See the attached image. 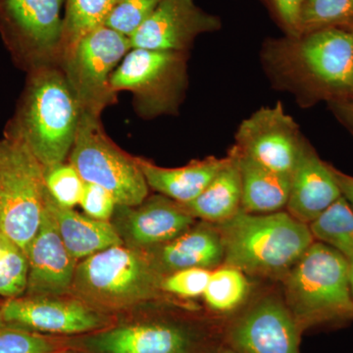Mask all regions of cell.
<instances>
[{"instance_id":"obj_38","label":"cell","mask_w":353,"mask_h":353,"mask_svg":"<svg viewBox=\"0 0 353 353\" xmlns=\"http://www.w3.org/2000/svg\"><path fill=\"white\" fill-rule=\"evenodd\" d=\"M350 287H352V292L353 296V261L350 262Z\"/></svg>"},{"instance_id":"obj_29","label":"cell","mask_w":353,"mask_h":353,"mask_svg":"<svg viewBox=\"0 0 353 353\" xmlns=\"http://www.w3.org/2000/svg\"><path fill=\"white\" fill-rule=\"evenodd\" d=\"M44 183L48 194L58 205L73 208L80 203L85 182L69 161L44 169Z\"/></svg>"},{"instance_id":"obj_27","label":"cell","mask_w":353,"mask_h":353,"mask_svg":"<svg viewBox=\"0 0 353 353\" xmlns=\"http://www.w3.org/2000/svg\"><path fill=\"white\" fill-rule=\"evenodd\" d=\"M352 26L353 0H304L299 19L301 36L324 28L350 29Z\"/></svg>"},{"instance_id":"obj_3","label":"cell","mask_w":353,"mask_h":353,"mask_svg":"<svg viewBox=\"0 0 353 353\" xmlns=\"http://www.w3.org/2000/svg\"><path fill=\"white\" fill-rule=\"evenodd\" d=\"M224 265L259 277L281 279L314 243L307 224L285 211L252 214L241 209L220 224Z\"/></svg>"},{"instance_id":"obj_22","label":"cell","mask_w":353,"mask_h":353,"mask_svg":"<svg viewBox=\"0 0 353 353\" xmlns=\"http://www.w3.org/2000/svg\"><path fill=\"white\" fill-rule=\"evenodd\" d=\"M229 152L236 159L241 179V209L252 214H270L287 206L290 175L267 168L232 148Z\"/></svg>"},{"instance_id":"obj_16","label":"cell","mask_w":353,"mask_h":353,"mask_svg":"<svg viewBox=\"0 0 353 353\" xmlns=\"http://www.w3.org/2000/svg\"><path fill=\"white\" fill-rule=\"evenodd\" d=\"M27 255L29 273L26 296L70 294L78 261L65 246L46 204L38 233L32 239Z\"/></svg>"},{"instance_id":"obj_28","label":"cell","mask_w":353,"mask_h":353,"mask_svg":"<svg viewBox=\"0 0 353 353\" xmlns=\"http://www.w3.org/2000/svg\"><path fill=\"white\" fill-rule=\"evenodd\" d=\"M28 273L27 253L0 232V296L8 299L25 294Z\"/></svg>"},{"instance_id":"obj_30","label":"cell","mask_w":353,"mask_h":353,"mask_svg":"<svg viewBox=\"0 0 353 353\" xmlns=\"http://www.w3.org/2000/svg\"><path fill=\"white\" fill-rule=\"evenodd\" d=\"M61 343L28 330L0 325V353H60Z\"/></svg>"},{"instance_id":"obj_20","label":"cell","mask_w":353,"mask_h":353,"mask_svg":"<svg viewBox=\"0 0 353 353\" xmlns=\"http://www.w3.org/2000/svg\"><path fill=\"white\" fill-rule=\"evenodd\" d=\"M229 160V154L222 158L209 157L192 160L179 168H164L145 158L137 157L150 189L183 205L194 201Z\"/></svg>"},{"instance_id":"obj_5","label":"cell","mask_w":353,"mask_h":353,"mask_svg":"<svg viewBox=\"0 0 353 353\" xmlns=\"http://www.w3.org/2000/svg\"><path fill=\"white\" fill-rule=\"evenodd\" d=\"M284 301L301 331L353 320L350 261L314 241L283 278Z\"/></svg>"},{"instance_id":"obj_35","label":"cell","mask_w":353,"mask_h":353,"mask_svg":"<svg viewBox=\"0 0 353 353\" xmlns=\"http://www.w3.org/2000/svg\"><path fill=\"white\" fill-rule=\"evenodd\" d=\"M328 104L336 119L353 136V97L329 102Z\"/></svg>"},{"instance_id":"obj_23","label":"cell","mask_w":353,"mask_h":353,"mask_svg":"<svg viewBox=\"0 0 353 353\" xmlns=\"http://www.w3.org/2000/svg\"><path fill=\"white\" fill-rule=\"evenodd\" d=\"M229 162L206 189L194 201L185 204V208L196 219L220 224L233 217L241 209V179L240 169L231 153Z\"/></svg>"},{"instance_id":"obj_17","label":"cell","mask_w":353,"mask_h":353,"mask_svg":"<svg viewBox=\"0 0 353 353\" xmlns=\"http://www.w3.org/2000/svg\"><path fill=\"white\" fill-rule=\"evenodd\" d=\"M194 334L168 322H143L102 329L83 341L92 353H190Z\"/></svg>"},{"instance_id":"obj_12","label":"cell","mask_w":353,"mask_h":353,"mask_svg":"<svg viewBox=\"0 0 353 353\" xmlns=\"http://www.w3.org/2000/svg\"><path fill=\"white\" fill-rule=\"evenodd\" d=\"M306 143L299 125L279 102L241 122L234 148L271 170L290 175Z\"/></svg>"},{"instance_id":"obj_26","label":"cell","mask_w":353,"mask_h":353,"mask_svg":"<svg viewBox=\"0 0 353 353\" xmlns=\"http://www.w3.org/2000/svg\"><path fill=\"white\" fill-rule=\"evenodd\" d=\"M250 292V283L243 271L221 265L211 271L208 287L203 294L206 305L214 312L227 314L245 303Z\"/></svg>"},{"instance_id":"obj_21","label":"cell","mask_w":353,"mask_h":353,"mask_svg":"<svg viewBox=\"0 0 353 353\" xmlns=\"http://www.w3.org/2000/svg\"><path fill=\"white\" fill-rule=\"evenodd\" d=\"M46 204L54 217L65 246L77 261L111 246L124 245L112 223L92 219L73 208H62L51 199L48 190Z\"/></svg>"},{"instance_id":"obj_6","label":"cell","mask_w":353,"mask_h":353,"mask_svg":"<svg viewBox=\"0 0 353 353\" xmlns=\"http://www.w3.org/2000/svg\"><path fill=\"white\" fill-rule=\"evenodd\" d=\"M189 52L131 48L113 72L111 88L115 94L130 92L139 117L152 119L175 115L188 83Z\"/></svg>"},{"instance_id":"obj_19","label":"cell","mask_w":353,"mask_h":353,"mask_svg":"<svg viewBox=\"0 0 353 353\" xmlns=\"http://www.w3.org/2000/svg\"><path fill=\"white\" fill-rule=\"evenodd\" d=\"M162 276L190 268L214 270L224 263V245L219 230L201 221L164 245L143 250Z\"/></svg>"},{"instance_id":"obj_1","label":"cell","mask_w":353,"mask_h":353,"mask_svg":"<svg viewBox=\"0 0 353 353\" xmlns=\"http://www.w3.org/2000/svg\"><path fill=\"white\" fill-rule=\"evenodd\" d=\"M265 63L281 87L304 105L352 97L353 34L330 27L276 43L264 53Z\"/></svg>"},{"instance_id":"obj_8","label":"cell","mask_w":353,"mask_h":353,"mask_svg":"<svg viewBox=\"0 0 353 353\" xmlns=\"http://www.w3.org/2000/svg\"><path fill=\"white\" fill-rule=\"evenodd\" d=\"M68 161L83 182L108 190L117 205H139L148 196L150 187L137 157L109 138L101 117L82 113Z\"/></svg>"},{"instance_id":"obj_2","label":"cell","mask_w":353,"mask_h":353,"mask_svg":"<svg viewBox=\"0 0 353 353\" xmlns=\"http://www.w3.org/2000/svg\"><path fill=\"white\" fill-rule=\"evenodd\" d=\"M80 104L60 64L27 73L24 90L3 137L16 139L44 169L63 163L75 143Z\"/></svg>"},{"instance_id":"obj_39","label":"cell","mask_w":353,"mask_h":353,"mask_svg":"<svg viewBox=\"0 0 353 353\" xmlns=\"http://www.w3.org/2000/svg\"><path fill=\"white\" fill-rule=\"evenodd\" d=\"M350 31L352 32V34H353V26H352V27L350 28ZM353 97V85H352V97Z\"/></svg>"},{"instance_id":"obj_37","label":"cell","mask_w":353,"mask_h":353,"mask_svg":"<svg viewBox=\"0 0 353 353\" xmlns=\"http://www.w3.org/2000/svg\"><path fill=\"white\" fill-rule=\"evenodd\" d=\"M208 353H239L236 352V350H234L233 348H219V350H213V352Z\"/></svg>"},{"instance_id":"obj_33","label":"cell","mask_w":353,"mask_h":353,"mask_svg":"<svg viewBox=\"0 0 353 353\" xmlns=\"http://www.w3.org/2000/svg\"><path fill=\"white\" fill-rule=\"evenodd\" d=\"M79 205L88 217L110 222L117 202L108 190L94 183H85Z\"/></svg>"},{"instance_id":"obj_7","label":"cell","mask_w":353,"mask_h":353,"mask_svg":"<svg viewBox=\"0 0 353 353\" xmlns=\"http://www.w3.org/2000/svg\"><path fill=\"white\" fill-rule=\"evenodd\" d=\"M44 168L20 141L0 139V232L25 252L46 206Z\"/></svg>"},{"instance_id":"obj_18","label":"cell","mask_w":353,"mask_h":353,"mask_svg":"<svg viewBox=\"0 0 353 353\" xmlns=\"http://www.w3.org/2000/svg\"><path fill=\"white\" fill-rule=\"evenodd\" d=\"M340 197L331 164L323 161L307 141L290 174L287 212L308 225Z\"/></svg>"},{"instance_id":"obj_40","label":"cell","mask_w":353,"mask_h":353,"mask_svg":"<svg viewBox=\"0 0 353 353\" xmlns=\"http://www.w3.org/2000/svg\"><path fill=\"white\" fill-rule=\"evenodd\" d=\"M60 353H72V352H60Z\"/></svg>"},{"instance_id":"obj_4","label":"cell","mask_w":353,"mask_h":353,"mask_svg":"<svg viewBox=\"0 0 353 353\" xmlns=\"http://www.w3.org/2000/svg\"><path fill=\"white\" fill-rule=\"evenodd\" d=\"M162 279L148 253L114 245L78 262L70 294L106 314L157 299Z\"/></svg>"},{"instance_id":"obj_15","label":"cell","mask_w":353,"mask_h":353,"mask_svg":"<svg viewBox=\"0 0 353 353\" xmlns=\"http://www.w3.org/2000/svg\"><path fill=\"white\" fill-rule=\"evenodd\" d=\"M219 28L194 0H162L129 39L132 48L188 52L197 37Z\"/></svg>"},{"instance_id":"obj_36","label":"cell","mask_w":353,"mask_h":353,"mask_svg":"<svg viewBox=\"0 0 353 353\" xmlns=\"http://www.w3.org/2000/svg\"><path fill=\"white\" fill-rule=\"evenodd\" d=\"M331 169L338 183L339 189L341 190V196L347 201L353 210V176L343 173L332 164Z\"/></svg>"},{"instance_id":"obj_34","label":"cell","mask_w":353,"mask_h":353,"mask_svg":"<svg viewBox=\"0 0 353 353\" xmlns=\"http://www.w3.org/2000/svg\"><path fill=\"white\" fill-rule=\"evenodd\" d=\"M273 2L290 38H299L301 36L299 19L304 0H273Z\"/></svg>"},{"instance_id":"obj_13","label":"cell","mask_w":353,"mask_h":353,"mask_svg":"<svg viewBox=\"0 0 353 353\" xmlns=\"http://www.w3.org/2000/svg\"><path fill=\"white\" fill-rule=\"evenodd\" d=\"M301 332L284 299L270 294L234 320L228 340L239 353H301Z\"/></svg>"},{"instance_id":"obj_11","label":"cell","mask_w":353,"mask_h":353,"mask_svg":"<svg viewBox=\"0 0 353 353\" xmlns=\"http://www.w3.org/2000/svg\"><path fill=\"white\" fill-rule=\"evenodd\" d=\"M0 325L39 334H79L105 329L109 319L74 296L23 294L0 306Z\"/></svg>"},{"instance_id":"obj_14","label":"cell","mask_w":353,"mask_h":353,"mask_svg":"<svg viewBox=\"0 0 353 353\" xmlns=\"http://www.w3.org/2000/svg\"><path fill=\"white\" fill-rule=\"evenodd\" d=\"M110 222L125 245L139 250L164 245L196 223L183 204L162 194L137 206L117 205Z\"/></svg>"},{"instance_id":"obj_24","label":"cell","mask_w":353,"mask_h":353,"mask_svg":"<svg viewBox=\"0 0 353 353\" xmlns=\"http://www.w3.org/2000/svg\"><path fill=\"white\" fill-rule=\"evenodd\" d=\"M121 1L122 0H66L60 60L83 36L104 26Z\"/></svg>"},{"instance_id":"obj_25","label":"cell","mask_w":353,"mask_h":353,"mask_svg":"<svg viewBox=\"0 0 353 353\" xmlns=\"http://www.w3.org/2000/svg\"><path fill=\"white\" fill-rule=\"evenodd\" d=\"M308 227L315 241L330 246L348 261H353V210L343 196Z\"/></svg>"},{"instance_id":"obj_10","label":"cell","mask_w":353,"mask_h":353,"mask_svg":"<svg viewBox=\"0 0 353 353\" xmlns=\"http://www.w3.org/2000/svg\"><path fill=\"white\" fill-rule=\"evenodd\" d=\"M129 37L101 26L83 36L60 60L82 113L101 117L118 101L110 78L131 50Z\"/></svg>"},{"instance_id":"obj_32","label":"cell","mask_w":353,"mask_h":353,"mask_svg":"<svg viewBox=\"0 0 353 353\" xmlns=\"http://www.w3.org/2000/svg\"><path fill=\"white\" fill-rule=\"evenodd\" d=\"M211 270L202 268L183 269L164 276L161 290L181 299H196L203 296Z\"/></svg>"},{"instance_id":"obj_9","label":"cell","mask_w":353,"mask_h":353,"mask_svg":"<svg viewBox=\"0 0 353 353\" xmlns=\"http://www.w3.org/2000/svg\"><path fill=\"white\" fill-rule=\"evenodd\" d=\"M66 0H0V38L26 73L60 64Z\"/></svg>"},{"instance_id":"obj_31","label":"cell","mask_w":353,"mask_h":353,"mask_svg":"<svg viewBox=\"0 0 353 353\" xmlns=\"http://www.w3.org/2000/svg\"><path fill=\"white\" fill-rule=\"evenodd\" d=\"M162 0H122L114 8L104 26L131 37L153 13Z\"/></svg>"}]
</instances>
